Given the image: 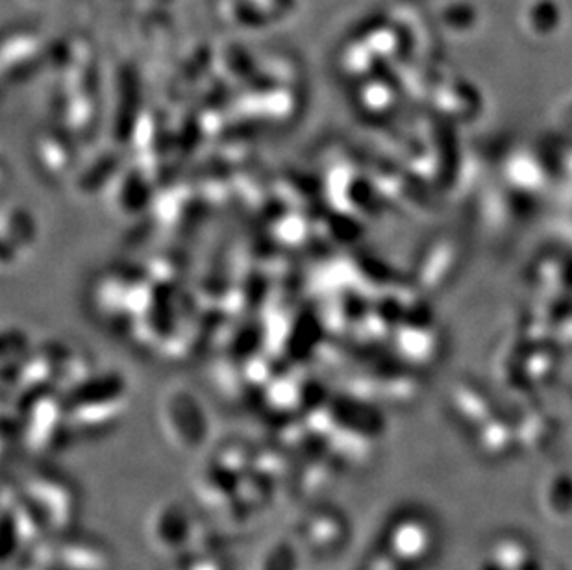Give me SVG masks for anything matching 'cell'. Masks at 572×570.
<instances>
[{"mask_svg":"<svg viewBox=\"0 0 572 570\" xmlns=\"http://www.w3.org/2000/svg\"><path fill=\"white\" fill-rule=\"evenodd\" d=\"M67 434V411L54 398L32 402L17 421V439L32 456H47L58 450Z\"/></svg>","mask_w":572,"mask_h":570,"instance_id":"cell-3","label":"cell"},{"mask_svg":"<svg viewBox=\"0 0 572 570\" xmlns=\"http://www.w3.org/2000/svg\"><path fill=\"white\" fill-rule=\"evenodd\" d=\"M54 570H113V554L100 539L69 532L54 537Z\"/></svg>","mask_w":572,"mask_h":570,"instance_id":"cell-7","label":"cell"},{"mask_svg":"<svg viewBox=\"0 0 572 570\" xmlns=\"http://www.w3.org/2000/svg\"><path fill=\"white\" fill-rule=\"evenodd\" d=\"M349 533V526L337 509H311L299 524V541L310 552L330 554L341 548Z\"/></svg>","mask_w":572,"mask_h":570,"instance_id":"cell-8","label":"cell"},{"mask_svg":"<svg viewBox=\"0 0 572 570\" xmlns=\"http://www.w3.org/2000/svg\"><path fill=\"white\" fill-rule=\"evenodd\" d=\"M167 570H226V565L223 559L215 556V552H206L176 559L175 565Z\"/></svg>","mask_w":572,"mask_h":570,"instance_id":"cell-11","label":"cell"},{"mask_svg":"<svg viewBox=\"0 0 572 570\" xmlns=\"http://www.w3.org/2000/svg\"><path fill=\"white\" fill-rule=\"evenodd\" d=\"M300 569H302V543L293 537H284L271 543L252 567V570Z\"/></svg>","mask_w":572,"mask_h":570,"instance_id":"cell-9","label":"cell"},{"mask_svg":"<svg viewBox=\"0 0 572 570\" xmlns=\"http://www.w3.org/2000/svg\"><path fill=\"white\" fill-rule=\"evenodd\" d=\"M15 484L45 532L52 537L75 532L80 500L75 487L67 480L54 472L34 471L28 472L25 478H17Z\"/></svg>","mask_w":572,"mask_h":570,"instance_id":"cell-2","label":"cell"},{"mask_svg":"<svg viewBox=\"0 0 572 570\" xmlns=\"http://www.w3.org/2000/svg\"><path fill=\"white\" fill-rule=\"evenodd\" d=\"M126 409L125 389L121 384L91 387L86 397L67 409V426L71 434H99L123 417Z\"/></svg>","mask_w":572,"mask_h":570,"instance_id":"cell-5","label":"cell"},{"mask_svg":"<svg viewBox=\"0 0 572 570\" xmlns=\"http://www.w3.org/2000/svg\"><path fill=\"white\" fill-rule=\"evenodd\" d=\"M2 570H54V537L47 535L2 563Z\"/></svg>","mask_w":572,"mask_h":570,"instance_id":"cell-10","label":"cell"},{"mask_svg":"<svg viewBox=\"0 0 572 570\" xmlns=\"http://www.w3.org/2000/svg\"><path fill=\"white\" fill-rule=\"evenodd\" d=\"M160 421L165 439L184 454L197 452L208 441L210 422L195 398L182 395L167 398Z\"/></svg>","mask_w":572,"mask_h":570,"instance_id":"cell-6","label":"cell"},{"mask_svg":"<svg viewBox=\"0 0 572 570\" xmlns=\"http://www.w3.org/2000/svg\"><path fill=\"white\" fill-rule=\"evenodd\" d=\"M145 533L154 552L175 561L193 554L215 552V539L208 532V526L193 519V513L178 502H162L152 508L145 522Z\"/></svg>","mask_w":572,"mask_h":570,"instance_id":"cell-1","label":"cell"},{"mask_svg":"<svg viewBox=\"0 0 572 570\" xmlns=\"http://www.w3.org/2000/svg\"><path fill=\"white\" fill-rule=\"evenodd\" d=\"M2 517V563L49 535L21 495L15 480L10 478H6L2 485Z\"/></svg>","mask_w":572,"mask_h":570,"instance_id":"cell-4","label":"cell"}]
</instances>
